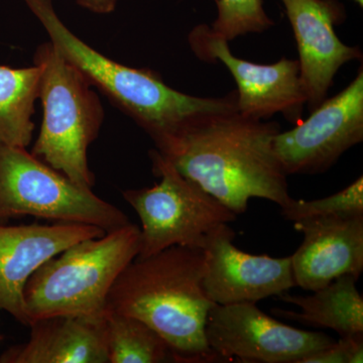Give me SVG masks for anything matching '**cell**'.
<instances>
[{
  "label": "cell",
  "instance_id": "cell-19",
  "mask_svg": "<svg viewBox=\"0 0 363 363\" xmlns=\"http://www.w3.org/2000/svg\"><path fill=\"white\" fill-rule=\"evenodd\" d=\"M218 14L212 32L224 40H233L248 33H260L274 26L267 16L264 0H215Z\"/></svg>",
  "mask_w": 363,
  "mask_h": 363
},
{
  "label": "cell",
  "instance_id": "cell-2",
  "mask_svg": "<svg viewBox=\"0 0 363 363\" xmlns=\"http://www.w3.org/2000/svg\"><path fill=\"white\" fill-rule=\"evenodd\" d=\"M205 253L172 247L135 257L121 272L107 298L106 313L135 317L169 344L175 362L214 363L205 328L214 304L203 288Z\"/></svg>",
  "mask_w": 363,
  "mask_h": 363
},
{
  "label": "cell",
  "instance_id": "cell-6",
  "mask_svg": "<svg viewBox=\"0 0 363 363\" xmlns=\"http://www.w3.org/2000/svg\"><path fill=\"white\" fill-rule=\"evenodd\" d=\"M150 157L160 183L123 193L142 223L136 257H150L176 245L203 250L215 229L236 220L238 215L179 173L157 150L150 152Z\"/></svg>",
  "mask_w": 363,
  "mask_h": 363
},
{
  "label": "cell",
  "instance_id": "cell-9",
  "mask_svg": "<svg viewBox=\"0 0 363 363\" xmlns=\"http://www.w3.org/2000/svg\"><path fill=\"white\" fill-rule=\"evenodd\" d=\"M363 140V70L350 84L326 98L293 130L279 131L274 150L286 175L325 173Z\"/></svg>",
  "mask_w": 363,
  "mask_h": 363
},
{
  "label": "cell",
  "instance_id": "cell-5",
  "mask_svg": "<svg viewBox=\"0 0 363 363\" xmlns=\"http://www.w3.org/2000/svg\"><path fill=\"white\" fill-rule=\"evenodd\" d=\"M35 64L42 69L44 119L32 154L81 187L92 189L87 150L101 125L99 100L87 78L52 43L40 45Z\"/></svg>",
  "mask_w": 363,
  "mask_h": 363
},
{
  "label": "cell",
  "instance_id": "cell-13",
  "mask_svg": "<svg viewBox=\"0 0 363 363\" xmlns=\"http://www.w3.org/2000/svg\"><path fill=\"white\" fill-rule=\"evenodd\" d=\"M105 233L100 227L65 222L0 225V310L28 326L23 293L33 272L79 241Z\"/></svg>",
  "mask_w": 363,
  "mask_h": 363
},
{
  "label": "cell",
  "instance_id": "cell-8",
  "mask_svg": "<svg viewBox=\"0 0 363 363\" xmlns=\"http://www.w3.org/2000/svg\"><path fill=\"white\" fill-rule=\"evenodd\" d=\"M205 335L220 362L238 358L241 362L301 363L336 342L323 332L281 323L262 311L257 303L214 305Z\"/></svg>",
  "mask_w": 363,
  "mask_h": 363
},
{
  "label": "cell",
  "instance_id": "cell-18",
  "mask_svg": "<svg viewBox=\"0 0 363 363\" xmlns=\"http://www.w3.org/2000/svg\"><path fill=\"white\" fill-rule=\"evenodd\" d=\"M104 325L109 363L175 362L166 340L140 319L107 312Z\"/></svg>",
  "mask_w": 363,
  "mask_h": 363
},
{
  "label": "cell",
  "instance_id": "cell-15",
  "mask_svg": "<svg viewBox=\"0 0 363 363\" xmlns=\"http://www.w3.org/2000/svg\"><path fill=\"white\" fill-rule=\"evenodd\" d=\"M104 321L67 315L37 320L28 342L7 350L0 362L109 363Z\"/></svg>",
  "mask_w": 363,
  "mask_h": 363
},
{
  "label": "cell",
  "instance_id": "cell-22",
  "mask_svg": "<svg viewBox=\"0 0 363 363\" xmlns=\"http://www.w3.org/2000/svg\"><path fill=\"white\" fill-rule=\"evenodd\" d=\"M85 9L98 13H107L113 11L116 0H77Z\"/></svg>",
  "mask_w": 363,
  "mask_h": 363
},
{
  "label": "cell",
  "instance_id": "cell-20",
  "mask_svg": "<svg viewBox=\"0 0 363 363\" xmlns=\"http://www.w3.org/2000/svg\"><path fill=\"white\" fill-rule=\"evenodd\" d=\"M281 210L284 218L292 222L313 217L363 215L362 176L336 194L311 201L292 198Z\"/></svg>",
  "mask_w": 363,
  "mask_h": 363
},
{
  "label": "cell",
  "instance_id": "cell-14",
  "mask_svg": "<svg viewBox=\"0 0 363 363\" xmlns=\"http://www.w3.org/2000/svg\"><path fill=\"white\" fill-rule=\"evenodd\" d=\"M304 236L294 255L296 286L316 291L342 276L363 271V215L313 217L293 222Z\"/></svg>",
  "mask_w": 363,
  "mask_h": 363
},
{
  "label": "cell",
  "instance_id": "cell-3",
  "mask_svg": "<svg viewBox=\"0 0 363 363\" xmlns=\"http://www.w3.org/2000/svg\"><path fill=\"white\" fill-rule=\"evenodd\" d=\"M57 51L149 133L157 145L202 117L238 109L236 91L223 97H197L173 89L145 69L121 65L76 37L58 18L52 0H25Z\"/></svg>",
  "mask_w": 363,
  "mask_h": 363
},
{
  "label": "cell",
  "instance_id": "cell-12",
  "mask_svg": "<svg viewBox=\"0 0 363 363\" xmlns=\"http://www.w3.org/2000/svg\"><path fill=\"white\" fill-rule=\"evenodd\" d=\"M297 42L300 77L310 112L328 95L339 69L362 61L360 48L343 44L335 33L345 11L337 0H281Z\"/></svg>",
  "mask_w": 363,
  "mask_h": 363
},
{
  "label": "cell",
  "instance_id": "cell-7",
  "mask_svg": "<svg viewBox=\"0 0 363 363\" xmlns=\"http://www.w3.org/2000/svg\"><path fill=\"white\" fill-rule=\"evenodd\" d=\"M21 216L88 224L106 233L130 223L118 208L25 147L0 143V220Z\"/></svg>",
  "mask_w": 363,
  "mask_h": 363
},
{
  "label": "cell",
  "instance_id": "cell-10",
  "mask_svg": "<svg viewBox=\"0 0 363 363\" xmlns=\"http://www.w3.org/2000/svg\"><path fill=\"white\" fill-rule=\"evenodd\" d=\"M228 43L206 25L196 26L189 35V44L197 58L221 62L233 76L240 114L267 121L281 113L290 123H300L307 95L298 60L283 58L269 65L252 63L234 56Z\"/></svg>",
  "mask_w": 363,
  "mask_h": 363
},
{
  "label": "cell",
  "instance_id": "cell-16",
  "mask_svg": "<svg viewBox=\"0 0 363 363\" xmlns=\"http://www.w3.org/2000/svg\"><path fill=\"white\" fill-rule=\"evenodd\" d=\"M357 281L354 277L342 276L313 291L312 295L281 294L279 298L297 306L298 311L274 308L272 313L306 326L331 329L340 337L363 334V297L358 292Z\"/></svg>",
  "mask_w": 363,
  "mask_h": 363
},
{
  "label": "cell",
  "instance_id": "cell-4",
  "mask_svg": "<svg viewBox=\"0 0 363 363\" xmlns=\"http://www.w3.org/2000/svg\"><path fill=\"white\" fill-rule=\"evenodd\" d=\"M140 230L128 223L47 260L25 288L30 325L52 316L104 319L112 286L140 252Z\"/></svg>",
  "mask_w": 363,
  "mask_h": 363
},
{
  "label": "cell",
  "instance_id": "cell-17",
  "mask_svg": "<svg viewBox=\"0 0 363 363\" xmlns=\"http://www.w3.org/2000/svg\"><path fill=\"white\" fill-rule=\"evenodd\" d=\"M42 69L0 66V143L28 147L32 142L35 102L40 98Z\"/></svg>",
  "mask_w": 363,
  "mask_h": 363
},
{
  "label": "cell",
  "instance_id": "cell-21",
  "mask_svg": "<svg viewBox=\"0 0 363 363\" xmlns=\"http://www.w3.org/2000/svg\"><path fill=\"white\" fill-rule=\"evenodd\" d=\"M301 363H348L345 342L340 338L328 347L308 355Z\"/></svg>",
  "mask_w": 363,
  "mask_h": 363
},
{
  "label": "cell",
  "instance_id": "cell-11",
  "mask_svg": "<svg viewBox=\"0 0 363 363\" xmlns=\"http://www.w3.org/2000/svg\"><path fill=\"white\" fill-rule=\"evenodd\" d=\"M235 233L222 224L205 245L203 288L216 305L257 303L296 286L290 257L252 255L234 245Z\"/></svg>",
  "mask_w": 363,
  "mask_h": 363
},
{
  "label": "cell",
  "instance_id": "cell-1",
  "mask_svg": "<svg viewBox=\"0 0 363 363\" xmlns=\"http://www.w3.org/2000/svg\"><path fill=\"white\" fill-rule=\"evenodd\" d=\"M276 121L242 116L238 109L202 117L157 145L177 171L194 181L236 215L252 198L285 207L288 175L274 150Z\"/></svg>",
  "mask_w": 363,
  "mask_h": 363
}]
</instances>
